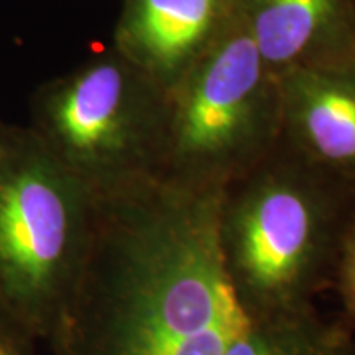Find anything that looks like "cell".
Here are the masks:
<instances>
[{"mask_svg": "<svg viewBox=\"0 0 355 355\" xmlns=\"http://www.w3.org/2000/svg\"><path fill=\"white\" fill-rule=\"evenodd\" d=\"M220 193L159 178L99 201L51 355H345L349 327L316 308L263 314L243 303L219 252Z\"/></svg>", "mask_w": 355, "mask_h": 355, "instance_id": "cell-1", "label": "cell"}, {"mask_svg": "<svg viewBox=\"0 0 355 355\" xmlns=\"http://www.w3.org/2000/svg\"><path fill=\"white\" fill-rule=\"evenodd\" d=\"M355 186L278 145L225 186L217 241L230 283L252 309L296 314L334 283Z\"/></svg>", "mask_w": 355, "mask_h": 355, "instance_id": "cell-2", "label": "cell"}, {"mask_svg": "<svg viewBox=\"0 0 355 355\" xmlns=\"http://www.w3.org/2000/svg\"><path fill=\"white\" fill-rule=\"evenodd\" d=\"M99 199L30 127H6L0 159V313L48 340L94 245Z\"/></svg>", "mask_w": 355, "mask_h": 355, "instance_id": "cell-3", "label": "cell"}, {"mask_svg": "<svg viewBox=\"0 0 355 355\" xmlns=\"http://www.w3.org/2000/svg\"><path fill=\"white\" fill-rule=\"evenodd\" d=\"M30 128L99 201L163 178L166 91L110 44L35 92Z\"/></svg>", "mask_w": 355, "mask_h": 355, "instance_id": "cell-4", "label": "cell"}, {"mask_svg": "<svg viewBox=\"0 0 355 355\" xmlns=\"http://www.w3.org/2000/svg\"><path fill=\"white\" fill-rule=\"evenodd\" d=\"M163 178L224 189L260 163L282 137L277 74L241 21L166 92Z\"/></svg>", "mask_w": 355, "mask_h": 355, "instance_id": "cell-5", "label": "cell"}, {"mask_svg": "<svg viewBox=\"0 0 355 355\" xmlns=\"http://www.w3.org/2000/svg\"><path fill=\"white\" fill-rule=\"evenodd\" d=\"M235 21V0H123L112 46L168 92Z\"/></svg>", "mask_w": 355, "mask_h": 355, "instance_id": "cell-6", "label": "cell"}, {"mask_svg": "<svg viewBox=\"0 0 355 355\" xmlns=\"http://www.w3.org/2000/svg\"><path fill=\"white\" fill-rule=\"evenodd\" d=\"M278 81L279 141L355 186V63L288 71Z\"/></svg>", "mask_w": 355, "mask_h": 355, "instance_id": "cell-7", "label": "cell"}, {"mask_svg": "<svg viewBox=\"0 0 355 355\" xmlns=\"http://www.w3.org/2000/svg\"><path fill=\"white\" fill-rule=\"evenodd\" d=\"M235 6L277 76L355 63V0H235Z\"/></svg>", "mask_w": 355, "mask_h": 355, "instance_id": "cell-8", "label": "cell"}, {"mask_svg": "<svg viewBox=\"0 0 355 355\" xmlns=\"http://www.w3.org/2000/svg\"><path fill=\"white\" fill-rule=\"evenodd\" d=\"M345 318L355 322V212L345 229L337 259L334 283Z\"/></svg>", "mask_w": 355, "mask_h": 355, "instance_id": "cell-9", "label": "cell"}, {"mask_svg": "<svg viewBox=\"0 0 355 355\" xmlns=\"http://www.w3.org/2000/svg\"><path fill=\"white\" fill-rule=\"evenodd\" d=\"M37 339L0 313V355H37Z\"/></svg>", "mask_w": 355, "mask_h": 355, "instance_id": "cell-10", "label": "cell"}, {"mask_svg": "<svg viewBox=\"0 0 355 355\" xmlns=\"http://www.w3.org/2000/svg\"><path fill=\"white\" fill-rule=\"evenodd\" d=\"M6 127L7 123L0 122V159H2L3 150H6Z\"/></svg>", "mask_w": 355, "mask_h": 355, "instance_id": "cell-11", "label": "cell"}, {"mask_svg": "<svg viewBox=\"0 0 355 355\" xmlns=\"http://www.w3.org/2000/svg\"><path fill=\"white\" fill-rule=\"evenodd\" d=\"M345 355H355V343L350 345V349L345 352Z\"/></svg>", "mask_w": 355, "mask_h": 355, "instance_id": "cell-12", "label": "cell"}]
</instances>
